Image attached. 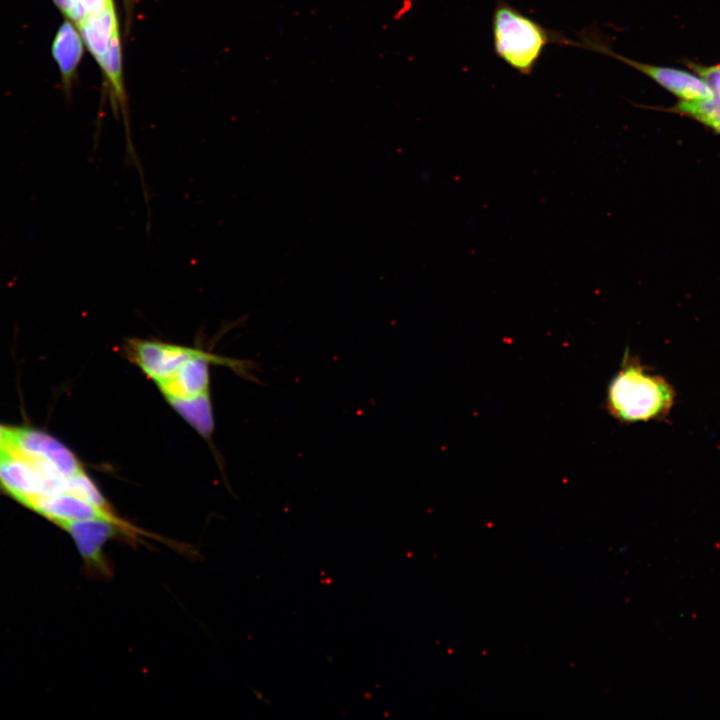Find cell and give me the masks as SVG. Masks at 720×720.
I'll use <instances>...</instances> for the list:
<instances>
[{
  "mask_svg": "<svg viewBox=\"0 0 720 720\" xmlns=\"http://www.w3.org/2000/svg\"><path fill=\"white\" fill-rule=\"evenodd\" d=\"M579 40L581 41L570 40L569 45L585 48L616 59L646 75L682 100L715 96L712 88L702 78L675 68L655 66L640 62L615 52L598 31L593 29L585 30L579 34Z\"/></svg>",
  "mask_w": 720,
  "mask_h": 720,
  "instance_id": "277c9868",
  "label": "cell"
},
{
  "mask_svg": "<svg viewBox=\"0 0 720 720\" xmlns=\"http://www.w3.org/2000/svg\"><path fill=\"white\" fill-rule=\"evenodd\" d=\"M11 428L0 425V447L8 443Z\"/></svg>",
  "mask_w": 720,
  "mask_h": 720,
  "instance_id": "e0dca14e",
  "label": "cell"
},
{
  "mask_svg": "<svg viewBox=\"0 0 720 720\" xmlns=\"http://www.w3.org/2000/svg\"><path fill=\"white\" fill-rule=\"evenodd\" d=\"M53 56L65 81H69L82 55L81 39L73 26L65 22L52 45Z\"/></svg>",
  "mask_w": 720,
  "mask_h": 720,
  "instance_id": "30bf717a",
  "label": "cell"
},
{
  "mask_svg": "<svg viewBox=\"0 0 720 720\" xmlns=\"http://www.w3.org/2000/svg\"><path fill=\"white\" fill-rule=\"evenodd\" d=\"M79 28L90 52L99 62L105 55L112 36L118 31L113 3L101 13L88 17Z\"/></svg>",
  "mask_w": 720,
  "mask_h": 720,
  "instance_id": "9c48e42d",
  "label": "cell"
},
{
  "mask_svg": "<svg viewBox=\"0 0 720 720\" xmlns=\"http://www.w3.org/2000/svg\"><path fill=\"white\" fill-rule=\"evenodd\" d=\"M98 63L103 68L105 75L109 79L115 95L119 99H122L123 87L121 78V49L118 31H116L112 36L105 55Z\"/></svg>",
  "mask_w": 720,
  "mask_h": 720,
  "instance_id": "4fadbf2b",
  "label": "cell"
},
{
  "mask_svg": "<svg viewBox=\"0 0 720 720\" xmlns=\"http://www.w3.org/2000/svg\"><path fill=\"white\" fill-rule=\"evenodd\" d=\"M76 0H54L56 5L67 15L71 12Z\"/></svg>",
  "mask_w": 720,
  "mask_h": 720,
  "instance_id": "2e32d148",
  "label": "cell"
},
{
  "mask_svg": "<svg viewBox=\"0 0 720 720\" xmlns=\"http://www.w3.org/2000/svg\"><path fill=\"white\" fill-rule=\"evenodd\" d=\"M70 477L44 467L8 445L0 447V486L27 507L45 495L67 492Z\"/></svg>",
  "mask_w": 720,
  "mask_h": 720,
  "instance_id": "3957f363",
  "label": "cell"
},
{
  "mask_svg": "<svg viewBox=\"0 0 720 720\" xmlns=\"http://www.w3.org/2000/svg\"><path fill=\"white\" fill-rule=\"evenodd\" d=\"M232 365L237 362L204 352L183 363L169 377L155 383L169 402L209 394V364Z\"/></svg>",
  "mask_w": 720,
  "mask_h": 720,
  "instance_id": "ba28073f",
  "label": "cell"
},
{
  "mask_svg": "<svg viewBox=\"0 0 720 720\" xmlns=\"http://www.w3.org/2000/svg\"><path fill=\"white\" fill-rule=\"evenodd\" d=\"M691 66L709 84L714 94L720 99V65L705 67L692 64Z\"/></svg>",
  "mask_w": 720,
  "mask_h": 720,
  "instance_id": "5bb4252c",
  "label": "cell"
},
{
  "mask_svg": "<svg viewBox=\"0 0 720 720\" xmlns=\"http://www.w3.org/2000/svg\"><path fill=\"white\" fill-rule=\"evenodd\" d=\"M203 437H209L214 428L209 394L168 402Z\"/></svg>",
  "mask_w": 720,
  "mask_h": 720,
  "instance_id": "8fae6325",
  "label": "cell"
},
{
  "mask_svg": "<svg viewBox=\"0 0 720 720\" xmlns=\"http://www.w3.org/2000/svg\"><path fill=\"white\" fill-rule=\"evenodd\" d=\"M675 400L673 385L627 349L608 384L605 408L621 423L661 421L670 414Z\"/></svg>",
  "mask_w": 720,
  "mask_h": 720,
  "instance_id": "6da1fadb",
  "label": "cell"
},
{
  "mask_svg": "<svg viewBox=\"0 0 720 720\" xmlns=\"http://www.w3.org/2000/svg\"><path fill=\"white\" fill-rule=\"evenodd\" d=\"M62 529L73 539L86 569L91 574L104 578L112 575L111 566L104 555L105 544L113 538L135 542L125 529L102 519L73 521Z\"/></svg>",
  "mask_w": 720,
  "mask_h": 720,
  "instance_id": "5b68a950",
  "label": "cell"
},
{
  "mask_svg": "<svg viewBox=\"0 0 720 720\" xmlns=\"http://www.w3.org/2000/svg\"><path fill=\"white\" fill-rule=\"evenodd\" d=\"M124 350L128 359L154 383L169 377L187 360L205 352L181 345L140 339H129Z\"/></svg>",
  "mask_w": 720,
  "mask_h": 720,
  "instance_id": "52a82bcc",
  "label": "cell"
},
{
  "mask_svg": "<svg viewBox=\"0 0 720 720\" xmlns=\"http://www.w3.org/2000/svg\"><path fill=\"white\" fill-rule=\"evenodd\" d=\"M75 2L85 11L87 18L101 13L113 3L112 0H76Z\"/></svg>",
  "mask_w": 720,
  "mask_h": 720,
  "instance_id": "9a60e30c",
  "label": "cell"
},
{
  "mask_svg": "<svg viewBox=\"0 0 720 720\" xmlns=\"http://www.w3.org/2000/svg\"><path fill=\"white\" fill-rule=\"evenodd\" d=\"M672 111L694 118L720 133V99L708 98L681 100Z\"/></svg>",
  "mask_w": 720,
  "mask_h": 720,
  "instance_id": "7c38bea8",
  "label": "cell"
},
{
  "mask_svg": "<svg viewBox=\"0 0 720 720\" xmlns=\"http://www.w3.org/2000/svg\"><path fill=\"white\" fill-rule=\"evenodd\" d=\"M21 455L70 477L84 470L74 453L49 434L32 428H11L6 444Z\"/></svg>",
  "mask_w": 720,
  "mask_h": 720,
  "instance_id": "8992f818",
  "label": "cell"
},
{
  "mask_svg": "<svg viewBox=\"0 0 720 720\" xmlns=\"http://www.w3.org/2000/svg\"><path fill=\"white\" fill-rule=\"evenodd\" d=\"M491 35L495 55L523 76L534 72L548 45H563L565 38L505 0H498L493 10Z\"/></svg>",
  "mask_w": 720,
  "mask_h": 720,
  "instance_id": "7a4b0ae2",
  "label": "cell"
}]
</instances>
